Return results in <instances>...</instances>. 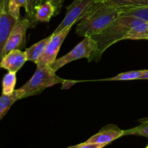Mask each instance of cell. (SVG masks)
Returning <instances> with one entry per match:
<instances>
[{
  "mask_svg": "<svg viewBox=\"0 0 148 148\" xmlns=\"http://www.w3.org/2000/svg\"><path fill=\"white\" fill-rule=\"evenodd\" d=\"M142 22L143 20L132 17L119 16L101 33L90 36L97 45V50L91 57L90 61L98 62L108 48L120 40H124L129 31Z\"/></svg>",
  "mask_w": 148,
  "mask_h": 148,
  "instance_id": "obj_1",
  "label": "cell"
},
{
  "mask_svg": "<svg viewBox=\"0 0 148 148\" xmlns=\"http://www.w3.org/2000/svg\"><path fill=\"white\" fill-rule=\"evenodd\" d=\"M121 12L114 7L95 2L91 7L90 12L77 25V35L86 37L101 33L119 17Z\"/></svg>",
  "mask_w": 148,
  "mask_h": 148,
  "instance_id": "obj_2",
  "label": "cell"
},
{
  "mask_svg": "<svg viewBox=\"0 0 148 148\" xmlns=\"http://www.w3.org/2000/svg\"><path fill=\"white\" fill-rule=\"evenodd\" d=\"M66 82L65 79L57 76L56 71L50 66L37 67L32 77L17 90L20 92L22 99L40 93L45 89L56 84Z\"/></svg>",
  "mask_w": 148,
  "mask_h": 148,
  "instance_id": "obj_3",
  "label": "cell"
},
{
  "mask_svg": "<svg viewBox=\"0 0 148 148\" xmlns=\"http://www.w3.org/2000/svg\"><path fill=\"white\" fill-rule=\"evenodd\" d=\"M96 50L97 45L95 40L90 36H86L71 51L62 57L56 59L50 67L56 72L62 66L77 59L87 58L88 61L90 62L91 57Z\"/></svg>",
  "mask_w": 148,
  "mask_h": 148,
  "instance_id": "obj_4",
  "label": "cell"
},
{
  "mask_svg": "<svg viewBox=\"0 0 148 148\" xmlns=\"http://www.w3.org/2000/svg\"><path fill=\"white\" fill-rule=\"evenodd\" d=\"M95 2V0H75L66 7L64 18L53 33H60L67 27H72L77 22L80 21L90 12L91 7Z\"/></svg>",
  "mask_w": 148,
  "mask_h": 148,
  "instance_id": "obj_5",
  "label": "cell"
},
{
  "mask_svg": "<svg viewBox=\"0 0 148 148\" xmlns=\"http://www.w3.org/2000/svg\"><path fill=\"white\" fill-rule=\"evenodd\" d=\"M72 27H67L59 33H52V37L50 41L48 43L43 54L39 58L36 63L37 67L51 66V65L56 61L61 46L69 34Z\"/></svg>",
  "mask_w": 148,
  "mask_h": 148,
  "instance_id": "obj_6",
  "label": "cell"
},
{
  "mask_svg": "<svg viewBox=\"0 0 148 148\" xmlns=\"http://www.w3.org/2000/svg\"><path fill=\"white\" fill-rule=\"evenodd\" d=\"M30 27H31L30 22L25 17L17 20L13 27L6 43L4 55L12 50H22L24 49L26 44V33L27 29Z\"/></svg>",
  "mask_w": 148,
  "mask_h": 148,
  "instance_id": "obj_7",
  "label": "cell"
},
{
  "mask_svg": "<svg viewBox=\"0 0 148 148\" xmlns=\"http://www.w3.org/2000/svg\"><path fill=\"white\" fill-rule=\"evenodd\" d=\"M7 0L0 1V64L4 56V49L10 33L17 22L8 12Z\"/></svg>",
  "mask_w": 148,
  "mask_h": 148,
  "instance_id": "obj_8",
  "label": "cell"
},
{
  "mask_svg": "<svg viewBox=\"0 0 148 148\" xmlns=\"http://www.w3.org/2000/svg\"><path fill=\"white\" fill-rule=\"evenodd\" d=\"M27 61L25 51L14 49L4 55L0 64V68L17 73Z\"/></svg>",
  "mask_w": 148,
  "mask_h": 148,
  "instance_id": "obj_9",
  "label": "cell"
},
{
  "mask_svg": "<svg viewBox=\"0 0 148 148\" xmlns=\"http://www.w3.org/2000/svg\"><path fill=\"white\" fill-rule=\"evenodd\" d=\"M122 136H124V130L119 128L116 125L109 124L103 127L97 134L88 139L86 143H98L107 145Z\"/></svg>",
  "mask_w": 148,
  "mask_h": 148,
  "instance_id": "obj_10",
  "label": "cell"
},
{
  "mask_svg": "<svg viewBox=\"0 0 148 148\" xmlns=\"http://www.w3.org/2000/svg\"><path fill=\"white\" fill-rule=\"evenodd\" d=\"M99 3L107 7H114L121 12L137 7H148V0H106Z\"/></svg>",
  "mask_w": 148,
  "mask_h": 148,
  "instance_id": "obj_11",
  "label": "cell"
},
{
  "mask_svg": "<svg viewBox=\"0 0 148 148\" xmlns=\"http://www.w3.org/2000/svg\"><path fill=\"white\" fill-rule=\"evenodd\" d=\"M51 37L52 34L51 36H48L46 38L42 39L41 40L38 41V43L33 44V46L29 47L28 49H26L25 51L26 53L27 61L34 62L36 64L38 59L43 54V51L46 49V47L47 46L49 41H50Z\"/></svg>",
  "mask_w": 148,
  "mask_h": 148,
  "instance_id": "obj_12",
  "label": "cell"
},
{
  "mask_svg": "<svg viewBox=\"0 0 148 148\" xmlns=\"http://www.w3.org/2000/svg\"><path fill=\"white\" fill-rule=\"evenodd\" d=\"M56 9L53 4L49 1H46L38 6L36 9V21L48 22L50 21L51 18L55 16Z\"/></svg>",
  "mask_w": 148,
  "mask_h": 148,
  "instance_id": "obj_13",
  "label": "cell"
},
{
  "mask_svg": "<svg viewBox=\"0 0 148 148\" xmlns=\"http://www.w3.org/2000/svg\"><path fill=\"white\" fill-rule=\"evenodd\" d=\"M21 99L19 91L17 90L11 95H1L0 96V120L8 112L12 106L17 101Z\"/></svg>",
  "mask_w": 148,
  "mask_h": 148,
  "instance_id": "obj_14",
  "label": "cell"
},
{
  "mask_svg": "<svg viewBox=\"0 0 148 148\" xmlns=\"http://www.w3.org/2000/svg\"><path fill=\"white\" fill-rule=\"evenodd\" d=\"M124 40H148V23L143 21L134 26Z\"/></svg>",
  "mask_w": 148,
  "mask_h": 148,
  "instance_id": "obj_15",
  "label": "cell"
},
{
  "mask_svg": "<svg viewBox=\"0 0 148 148\" xmlns=\"http://www.w3.org/2000/svg\"><path fill=\"white\" fill-rule=\"evenodd\" d=\"M17 82L16 73L8 72L4 76L2 79V94L3 95H11L14 92V88Z\"/></svg>",
  "mask_w": 148,
  "mask_h": 148,
  "instance_id": "obj_16",
  "label": "cell"
},
{
  "mask_svg": "<svg viewBox=\"0 0 148 148\" xmlns=\"http://www.w3.org/2000/svg\"><path fill=\"white\" fill-rule=\"evenodd\" d=\"M120 16L132 17L148 23V7H137L121 12Z\"/></svg>",
  "mask_w": 148,
  "mask_h": 148,
  "instance_id": "obj_17",
  "label": "cell"
},
{
  "mask_svg": "<svg viewBox=\"0 0 148 148\" xmlns=\"http://www.w3.org/2000/svg\"><path fill=\"white\" fill-rule=\"evenodd\" d=\"M141 124L134 128L124 130V136L136 135L145 137L148 139V117L139 119Z\"/></svg>",
  "mask_w": 148,
  "mask_h": 148,
  "instance_id": "obj_18",
  "label": "cell"
},
{
  "mask_svg": "<svg viewBox=\"0 0 148 148\" xmlns=\"http://www.w3.org/2000/svg\"><path fill=\"white\" fill-rule=\"evenodd\" d=\"M144 70H134L129 71V72H122L114 77L108 78V79H102L103 81H127V80H135L140 79L142 75L144 74Z\"/></svg>",
  "mask_w": 148,
  "mask_h": 148,
  "instance_id": "obj_19",
  "label": "cell"
},
{
  "mask_svg": "<svg viewBox=\"0 0 148 148\" xmlns=\"http://www.w3.org/2000/svg\"><path fill=\"white\" fill-rule=\"evenodd\" d=\"M7 7L8 12L17 20L20 19V10L23 7L27 10V0H7Z\"/></svg>",
  "mask_w": 148,
  "mask_h": 148,
  "instance_id": "obj_20",
  "label": "cell"
},
{
  "mask_svg": "<svg viewBox=\"0 0 148 148\" xmlns=\"http://www.w3.org/2000/svg\"><path fill=\"white\" fill-rule=\"evenodd\" d=\"M41 4V0H27L25 17L30 22L31 28L36 27L37 24V21L36 20V9L38 6Z\"/></svg>",
  "mask_w": 148,
  "mask_h": 148,
  "instance_id": "obj_21",
  "label": "cell"
},
{
  "mask_svg": "<svg viewBox=\"0 0 148 148\" xmlns=\"http://www.w3.org/2000/svg\"><path fill=\"white\" fill-rule=\"evenodd\" d=\"M46 1H49L53 5V7L56 9V13H55V16L59 14L60 13L61 10H62V7L64 4V0H41V3L46 2Z\"/></svg>",
  "mask_w": 148,
  "mask_h": 148,
  "instance_id": "obj_22",
  "label": "cell"
},
{
  "mask_svg": "<svg viewBox=\"0 0 148 148\" xmlns=\"http://www.w3.org/2000/svg\"><path fill=\"white\" fill-rule=\"evenodd\" d=\"M106 145L103 144H98V143H83L79 144L78 148H103Z\"/></svg>",
  "mask_w": 148,
  "mask_h": 148,
  "instance_id": "obj_23",
  "label": "cell"
},
{
  "mask_svg": "<svg viewBox=\"0 0 148 148\" xmlns=\"http://www.w3.org/2000/svg\"><path fill=\"white\" fill-rule=\"evenodd\" d=\"M140 79H148V69H145V72Z\"/></svg>",
  "mask_w": 148,
  "mask_h": 148,
  "instance_id": "obj_24",
  "label": "cell"
},
{
  "mask_svg": "<svg viewBox=\"0 0 148 148\" xmlns=\"http://www.w3.org/2000/svg\"><path fill=\"white\" fill-rule=\"evenodd\" d=\"M79 145H77L70 146V147H66V148H78V147H79Z\"/></svg>",
  "mask_w": 148,
  "mask_h": 148,
  "instance_id": "obj_25",
  "label": "cell"
},
{
  "mask_svg": "<svg viewBox=\"0 0 148 148\" xmlns=\"http://www.w3.org/2000/svg\"><path fill=\"white\" fill-rule=\"evenodd\" d=\"M95 2H103V1H106V0H95Z\"/></svg>",
  "mask_w": 148,
  "mask_h": 148,
  "instance_id": "obj_26",
  "label": "cell"
},
{
  "mask_svg": "<svg viewBox=\"0 0 148 148\" xmlns=\"http://www.w3.org/2000/svg\"><path fill=\"white\" fill-rule=\"evenodd\" d=\"M146 148H148V145H147V147H146Z\"/></svg>",
  "mask_w": 148,
  "mask_h": 148,
  "instance_id": "obj_27",
  "label": "cell"
},
{
  "mask_svg": "<svg viewBox=\"0 0 148 148\" xmlns=\"http://www.w3.org/2000/svg\"><path fill=\"white\" fill-rule=\"evenodd\" d=\"M0 1H1V0H0Z\"/></svg>",
  "mask_w": 148,
  "mask_h": 148,
  "instance_id": "obj_28",
  "label": "cell"
},
{
  "mask_svg": "<svg viewBox=\"0 0 148 148\" xmlns=\"http://www.w3.org/2000/svg\"></svg>",
  "mask_w": 148,
  "mask_h": 148,
  "instance_id": "obj_29",
  "label": "cell"
}]
</instances>
